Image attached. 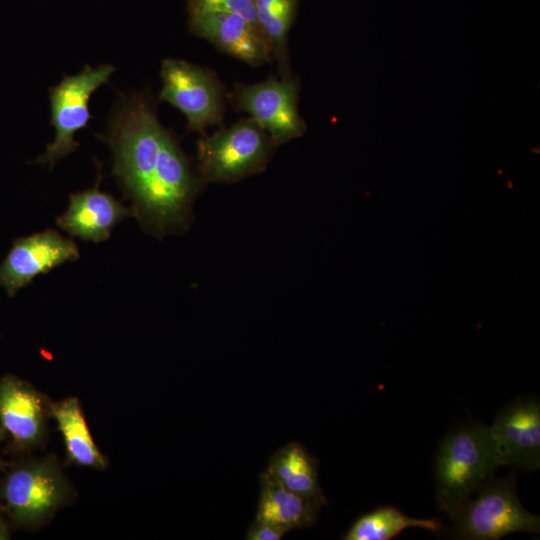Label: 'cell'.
Here are the masks:
<instances>
[{
    "instance_id": "obj_1",
    "label": "cell",
    "mask_w": 540,
    "mask_h": 540,
    "mask_svg": "<svg viewBox=\"0 0 540 540\" xmlns=\"http://www.w3.org/2000/svg\"><path fill=\"white\" fill-rule=\"evenodd\" d=\"M99 138L113 152V174L133 202V214L156 233L179 228L196 183L173 135L144 94L123 95Z\"/></svg>"
},
{
    "instance_id": "obj_2",
    "label": "cell",
    "mask_w": 540,
    "mask_h": 540,
    "mask_svg": "<svg viewBox=\"0 0 540 540\" xmlns=\"http://www.w3.org/2000/svg\"><path fill=\"white\" fill-rule=\"evenodd\" d=\"M500 466L488 426L470 424L449 433L436 457L438 509L454 520Z\"/></svg>"
},
{
    "instance_id": "obj_3",
    "label": "cell",
    "mask_w": 540,
    "mask_h": 540,
    "mask_svg": "<svg viewBox=\"0 0 540 540\" xmlns=\"http://www.w3.org/2000/svg\"><path fill=\"white\" fill-rule=\"evenodd\" d=\"M477 492L453 520L455 538L497 540L513 532H540V518L522 506L514 476H492Z\"/></svg>"
},
{
    "instance_id": "obj_4",
    "label": "cell",
    "mask_w": 540,
    "mask_h": 540,
    "mask_svg": "<svg viewBox=\"0 0 540 540\" xmlns=\"http://www.w3.org/2000/svg\"><path fill=\"white\" fill-rule=\"evenodd\" d=\"M251 117L197 143L199 170L205 181L232 182L262 170L273 146Z\"/></svg>"
},
{
    "instance_id": "obj_5",
    "label": "cell",
    "mask_w": 540,
    "mask_h": 540,
    "mask_svg": "<svg viewBox=\"0 0 540 540\" xmlns=\"http://www.w3.org/2000/svg\"><path fill=\"white\" fill-rule=\"evenodd\" d=\"M68 493L69 485L51 458L14 467L0 485L4 510L17 525L27 527L49 519Z\"/></svg>"
},
{
    "instance_id": "obj_6",
    "label": "cell",
    "mask_w": 540,
    "mask_h": 540,
    "mask_svg": "<svg viewBox=\"0 0 540 540\" xmlns=\"http://www.w3.org/2000/svg\"><path fill=\"white\" fill-rule=\"evenodd\" d=\"M115 71L116 67L111 64L96 68L85 65L81 72L65 75L59 84L49 88L50 121L55 128V138L35 162L53 167L57 161L77 150L79 143L74 136L86 128L91 119L90 97L109 82Z\"/></svg>"
},
{
    "instance_id": "obj_7",
    "label": "cell",
    "mask_w": 540,
    "mask_h": 540,
    "mask_svg": "<svg viewBox=\"0 0 540 540\" xmlns=\"http://www.w3.org/2000/svg\"><path fill=\"white\" fill-rule=\"evenodd\" d=\"M161 101L180 110L190 131L203 133L222 120L223 92L214 75L180 59H164L161 66Z\"/></svg>"
},
{
    "instance_id": "obj_8",
    "label": "cell",
    "mask_w": 540,
    "mask_h": 540,
    "mask_svg": "<svg viewBox=\"0 0 540 540\" xmlns=\"http://www.w3.org/2000/svg\"><path fill=\"white\" fill-rule=\"evenodd\" d=\"M234 101L269 135L274 145L302 136L305 122L298 107V87L293 79H268L252 85H236Z\"/></svg>"
},
{
    "instance_id": "obj_9",
    "label": "cell",
    "mask_w": 540,
    "mask_h": 540,
    "mask_svg": "<svg viewBox=\"0 0 540 540\" xmlns=\"http://www.w3.org/2000/svg\"><path fill=\"white\" fill-rule=\"evenodd\" d=\"M78 258L75 242L53 229L17 238L0 264V286L13 297L37 275Z\"/></svg>"
},
{
    "instance_id": "obj_10",
    "label": "cell",
    "mask_w": 540,
    "mask_h": 540,
    "mask_svg": "<svg viewBox=\"0 0 540 540\" xmlns=\"http://www.w3.org/2000/svg\"><path fill=\"white\" fill-rule=\"evenodd\" d=\"M489 432L501 466L534 472L540 467V404L519 398L496 416Z\"/></svg>"
},
{
    "instance_id": "obj_11",
    "label": "cell",
    "mask_w": 540,
    "mask_h": 540,
    "mask_svg": "<svg viewBox=\"0 0 540 540\" xmlns=\"http://www.w3.org/2000/svg\"><path fill=\"white\" fill-rule=\"evenodd\" d=\"M51 402L13 375L0 379V425L18 450L38 446L46 435Z\"/></svg>"
},
{
    "instance_id": "obj_12",
    "label": "cell",
    "mask_w": 540,
    "mask_h": 540,
    "mask_svg": "<svg viewBox=\"0 0 540 540\" xmlns=\"http://www.w3.org/2000/svg\"><path fill=\"white\" fill-rule=\"evenodd\" d=\"M189 27L220 50L251 66L271 59V49L263 33L245 18L226 12H189Z\"/></svg>"
},
{
    "instance_id": "obj_13",
    "label": "cell",
    "mask_w": 540,
    "mask_h": 540,
    "mask_svg": "<svg viewBox=\"0 0 540 540\" xmlns=\"http://www.w3.org/2000/svg\"><path fill=\"white\" fill-rule=\"evenodd\" d=\"M100 175L93 188L70 195L69 206L57 218V225L68 234L85 241L102 242L112 229L133 212L109 193L99 189Z\"/></svg>"
},
{
    "instance_id": "obj_14",
    "label": "cell",
    "mask_w": 540,
    "mask_h": 540,
    "mask_svg": "<svg viewBox=\"0 0 540 540\" xmlns=\"http://www.w3.org/2000/svg\"><path fill=\"white\" fill-rule=\"evenodd\" d=\"M326 502L294 493L266 470L260 474V497L256 519L288 532L311 526Z\"/></svg>"
},
{
    "instance_id": "obj_15",
    "label": "cell",
    "mask_w": 540,
    "mask_h": 540,
    "mask_svg": "<svg viewBox=\"0 0 540 540\" xmlns=\"http://www.w3.org/2000/svg\"><path fill=\"white\" fill-rule=\"evenodd\" d=\"M50 415L56 420L62 434L66 456L70 463L96 469H104L107 466V460L94 443L76 397L51 403Z\"/></svg>"
},
{
    "instance_id": "obj_16",
    "label": "cell",
    "mask_w": 540,
    "mask_h": 540,
    "mask_svg": "<svg viewBox=\"0 0 540 540\" xmlns=\"http://www.w3.org/2000/svg\"><path fill=\"white\" fill-rule=\"evenodd\" d=\"M318 461L299 443L276 451L266 471L286 489L327 503L318 479Z\"/></svg>"
},
{
    "instance_id": "obj_17",
    "label": "cell",
    "mask_w": 540,
    "mask_h": 540,
    "mask_svg": "<svg viewBox=\"0 0 540 540\" xmlns=\"http://www.w3.org/2000/svg\"><path fill=\"white\" fill-rule=\"evenodd\" d=\"M436 518H413L393 506H383L360 516L344 535V540H389L408 528L431 532L441 529Z\"/></svg>"
},
{
    "instance_id": "obj_18",
    "label": "cell",
    "mask_w": 540,
    "mask_h": 540,
    "mask_svg": "<svg viewBox=\"0 0 540 540\" xmlns=\"http://www.w3.org/2000/svg\"><path fill=\"white\" fill-rule=\"evenodd\" d=\"M297 4L298 0H255L259 28L285 72L288 34L295 19Z\"/></svg>"
},
{
    "instance_id": "obj_19",
    "label": "cell",
    "mask_w": 540,
    "mask_h": 540,
    "mask_svg": "<svg viewBox=\"0 0 540 540\" xmlns=\"http://www.w3.org/2000/svg\"><path fill=\"white\" fill-rule=\"evenodd\" d=\"M188 10L234 13L260 29L256 18L255 0H188Z\"/></svg>"
},
{
    "instance_id": "obj_20",
    "label": "cell",
    "mask_w": 540,
    "mask_h": 540,
    "mask_svg": "<svg viewBox=\"0 0 540 540\" xmlns=\"http://www.w3.org/2000/svg\"><path fill=\"white\" fill-rule=\"evenodd\" d=\"M287 532L283 529L258 520H255L250 525L246 534L248 540H280Z\"/></svg>"
},
{
    "instance_id": "obj_21",
    "label": "cell",
    "mask_w": 540,
    "mask_h": 540,
    "mask_svg": "<svg viewBox=\"0 0 540 540\" xmlns=\"http://www.w3.org/2000/svg\"><path fill=\"white\" fill-rule=\"evenodd\" d=\"M6 437V432L5 430L3 429V427L0 425V442L5 439ZM4 467V462L1 460L0 458V469H2Z\"/></svg>"
}]
</instances>
